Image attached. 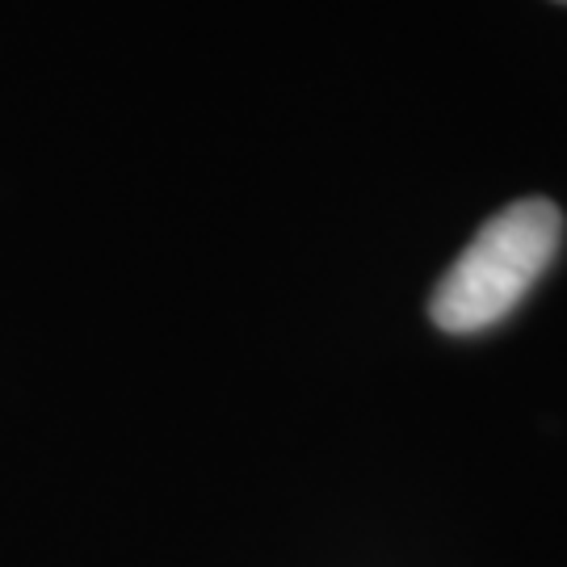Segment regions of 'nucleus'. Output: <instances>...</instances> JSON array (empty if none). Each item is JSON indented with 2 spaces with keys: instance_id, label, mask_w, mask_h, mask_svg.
<instances>
[{
  "instance_id": "nucleus-1",
  "label": "nucleus",
  "mask_w": 567,
  "mask_h": 567,
  "mask_svg": "<svg viewBox=\"0 0 567 567\" xmlns=\"http://www.w3.org/2000/svg\"><path fill=\"white\" fill-rule=\"evenodd\" d=\"M564 240V215L547 198H522L492 215L433 286L429 316L450 337H471L513 316L547 274Z\"/></svg>"
}]
</instances>
